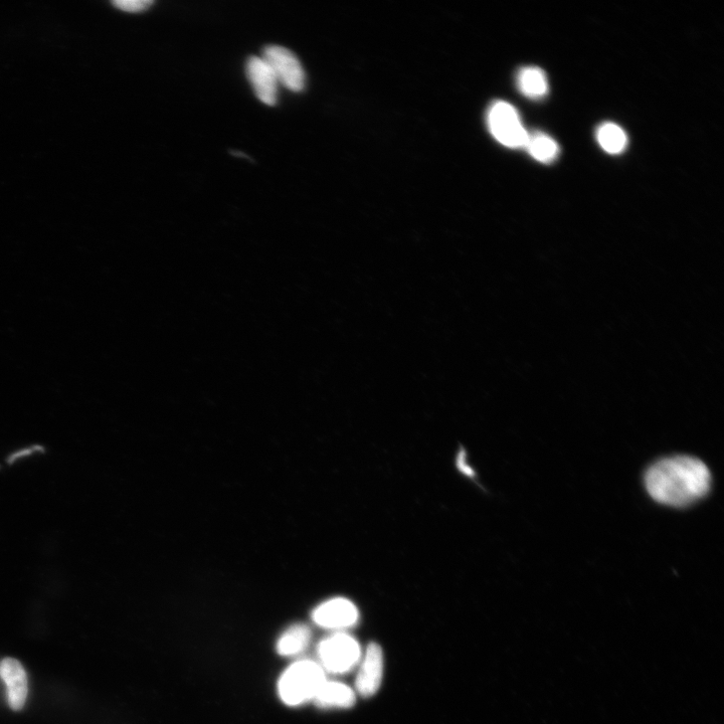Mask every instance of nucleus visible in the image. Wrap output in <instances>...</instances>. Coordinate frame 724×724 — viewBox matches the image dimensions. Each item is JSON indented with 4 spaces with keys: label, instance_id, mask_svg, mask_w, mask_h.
I'll list each match as a JSON object with an SVG mask.
<instances>
[{
    "label": "nucleus",
    "instance_id": "f257e3e1",
    "mask_svg": "<svg viewBox=\"0 0 724 724\" xmlns=\"http://www.w3.org/2000/svg\"><path fill=\"white\" fill-rule=\"evenodd\" d=\"M645 483L655 501L684 507L708 493L711 475L702 461L689 456H674L651 466L646 473Z\"/></svg>",
    "mask_w": 724,
    "mask_h": 724
},
{
    "label": "nucleus",
    "instance_id": "f03ea898",
    "mask_svg": "<svg viewBox=\"0 0 724 724\" xmlns=\"http://www.w3.org/2000/svg\"><path fill=\"white\" fill-rule=\"evenodd\" d=\"M326 681L320 665L311 661L295 663L283 674L278 688L281 699L288 705H300L314 699Z\"/></svg>",
    "mask_w": 724,
    "mask_h": 724
},
{
    "label": "nucleus",
    "instance_id": "7ed1b4c3",
    "mask_svg": "<svg viewBox=\"0 0 724 724\" xmlns=\"http://www.w3.org/2000/svg\"><path fill=\"white\" fill-rule=\"evenodd\" d=\"M487 125L492 136L502 145L523 148L528 138L517 110L507 102L493 103L487 112Z\"/></svg>",
    "mask_w": 724,
    "mask_h": 724
},
{
    "label": "nucleus",
    "instance_id": "20e7f679",
    "mask_svg": "<svg viewBox=\"0 0 724 724\" xmlns=\"http://www.w3.org/2000/svg\"><path fill=\"white\" fill-rule=\"evenodd\" d=\"M318 656L322 669L333 674H343L358 663L361 651L355 639L340 633L319 644Z\"/></svg>",
    "mask_w": 724,
    "mask_h": 724
},
{
    "label": "nucleus",
    "instance_id": "39448f33",
    "mask_svg": "<svg viewBox=\"0 0 724 724\" xmlns=\"http://www.w3.org/2000/svg\"><path fill=\"white\" fill-rule=\"evenodd\" d=\"M262 58L270 66L280 85L295 93L304 90L305 71L299 59L290 50L270 45L263 50Z\"/></svg>",
    "mask_w": 724,
    "mask_h": 724
},
{
    "label": "nucleus",
    "instance_id": "423d86ee",
    "mask_svg": "<svg viewBox=\"0 0 724 724\" xmlns=\"http://www.w3.org/2000/svg\"><path fill=\"white\" fill-rule=\"evenodd\" d=\"M384 654L380 645H369L356 678V690L361 696L375 695L382 685Z\"/></svg>",
    "mask_w": 724,
    "mask_h": 724
},
{
    "label": "nucleus",
    "instance_id": "0eeeda50",
    "mask_svg": "<svg viewBox=\"0 0 724 724\" xmlns=\"http://www.w3.org/2000/svg\"><path fill=\"white\" fill-rule=\"evenodd\" d=\"M246 74L256 97L265 105L275 106L278 102L279 83L262 57H250L246 64Z\"/></svg>",
    "mask_w": 724,
    "mask_h": 724
},
{
    "label": "nucleus",
    "instance_id": "6e6552de",
    "mask_svg": "<svg viewBox=\"0 0 724 724\" xmlns=\"http://www.w3.org/2000/svg\"><path fill=\"white\" fill-rule=\"evenodd\" d=\"M358 611L355 605L343 598L329 600L315 609L313 621L327 629H343L356 624Z\"/></svg>",
    "mask_w": 724,
    "mask_h": 724
},
{
    "label": "nucleus",
    "instance_id": "1a4fd4ad",
    "mask_svg": "<svg viewBox=\"0 0 724 724\" xmlns=\"http://www.w3.org/2000/svg\"><path fill=\"white\" fill-rule=\"evenodd\" d=\"M0 677L6 683L10 707L15 711L21 710L26 704L29 692L25 668L19 660L6 658L0 663Z\"/></svg>",
    "mask_w": 724,
    "mask_h": 724
},
{
    "label": "nucleus",
    "instance_id": "9d476101",
    "mask_svg": "<svg viewBox=\"0 0 724 724\" xmlns=\"http://www.w3.org/2000/svg\"><path fill=\"white\" fill-rule=\"evenodd\" d=\"M314 700L320 707L349 708L355 703V693L345 684L325 681Z\"/></svg>",
    "mask_w": 724,
    "mask_h": 724
},
{
    "label": "nucleus",
    "instance_id": "9b49d317",
    "mask_svg": "<svg viewBox=\"0 0 724 724\" xmlns=\"http://www.w3.org/2000/svg\"><path fill=\"white\" fill-rule=\"evenodd\" d=\"M517 87L522 95L534 100L546 97L549 92L547 76L537 67L522 68L517 74Z\"/></svg>",
    "mask_w": 724,
    "mask_h": 724
},
{
    "label": "nucleus",
    "instance_id": "f8f14e48",
    "mask_svg": "<svg viewBox=\"0 0 724 724\" xmlns=\"http://www.w3.org/2000/svg\"><path fill=\"white\" fill-rule=\"evenodd\" d=\"M524 148L539 162L552 163L560 154L558 143L549 135L541 132L528 133Z\"/></svg>",
    "mask_w": 724,
    "mask_h": 724
},
{
    "label": "nucleus",
    "instance_id": "ddd939ff",
    "mask_svg": "<svg viewBox=\"0 0 724 724\" xmlns=\"http://www.w3.org/2000/svg\"><path fill=\"white\" fill-rule=\"evenodd\" d=\"M311 639L310 629L302 624L290 627L279 639L277 651L282 656H293L301 653Z\"/></svg>",
    "mask_w": 724,
    "mask_h": 724
},
{
    "label": "nucleus",
    "instance_id": "4468645a",
    "mask_svg": "<svg viewBox=\"0 0 724 724\" xmlns=\"http://www.w3.org/2000/svg\"><path fill=\"white\" fill-rule=\"evenodd\" d=\"M597 138L602 148L611 154L623 152L628 143L624 130L614 123H605L600 126Z\"/></svg>",
    "mask_w": 724,
    "mask_h": 724
},
{
    "label": "nucleus",
    "instance_id": "2eb2a0df",
    "mask_svg": "<svg viewBox=\"0 0 724 724\" xmlns=\"http://www.w3.org/2000/svg\"><path fill=\"white\" fill-rule=\"evenodd\" d=\"M112 5L120 11L137 14L150 9L154 2L151 0H116V2H112Z\"/></svg>",
    "mask_w": 724,
    "mask_h": 724
},
{
    "label": "nucleus",
    "instance_id": "dca6fc26",
    "mask_svg": "<svg viewBox=\"0 0 724 724\" xmlns=\"http://www.w3.org/2000/svg\"><path fill=\"white\" fill-rule=\"evenodd\" d=\"M458 468L468 476H472L473 470L465 462V454L462 452L458 457Z\"/></svg>",
    "mask_w": 724,
    "mask_h": 724
}]
</instances>
